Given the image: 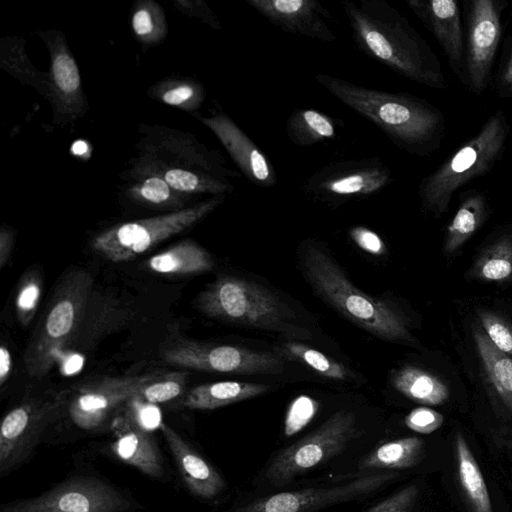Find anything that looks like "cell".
<instances>
[{"instance_id":"1","label":"cell","mask_w":512,"mask_h":512,"mask_svg":"<svg viewBox=\"0 0 512 512\" xmlns=\"http://www.w3.org/2000/svg\"><path fill=\"white\" fill-rule=\"evenodd\" d=\"M359 51L418 84L444 89L440 62L408 19L386 0H343Z\"/></svg>"},{"instance_id":"2","label":"cell","mask_w":512,"mask_h":512,"mask_svg":"<svg viewBox=\"0 0 512 512\" xmlns=\"http://www.w3.org/2000/svg\"><path fill=\"white\" fill-rule=\"evenodd\" d=\"M315 80L407 153L426 155L435 148L442 135L444 118L441 112L421 98L360 86L325 73H317Z\"/></svg>"},{"instance_id":"3","label":"cell","mask_w":512,"mask_h":512,"mask_svg":"<svg viewBox=\"0 0 512 512\" xmlns=\"http://www.w3.org/2000/svg\"><path fill=\"white\" fill-rule=\"evenodd\" d=\"M132 166L162 176L175 190L197 196H221L231 193L230 177L240 173L230 170L217 150L208 148L193 135L179 130L145 126Z\"/></svg>"},{"instance_id":"4","label":"cell","mask_w":512,"mask_h":512,"mask_svg":"<svg viewBox=\"0 0 512 512\" xmlns=\"http://www.w3.org/2000/svg\"><path fill=\"white\" fill-rule=\"evenodd\" d=\"M304 270L315 292L355 325L385 340L412 341L408 322L399 310L356 288L323 251L309 247Z\"/></svg>"},{"instance_id":"5","label":"cell","mask_w":512,"mask_h":512,"mask_svg":"<svg viewBox=\"0 0 512 512\" xmlns=\"http://www.w3.org/2000/svg\"><path fill=\"white\" fill-rule=\"evenodd\" d=\"M201 312L228 323L307 339L311 333L295 322L297 315L267 288L246 279L222 275L196 299Z\"/></svg>"},{"instance_id":"6","label":"cell","mask_w":512,"mask_h":512,"mask_svg":"<svg viewBox=\"0 0 512 512\" xmlns=\"http://www.w3.org/2000/svg\"><path fill=\"white\" fill-rule=\"evenodd\" d=\"M508 133L503 112L494 113L473 138L422 179L418 195L423 210L437 217L444 214L459 188L487 173L500 159Z\"/></svg>"},{"instance_id":"7","label":"cell","mask_w":512,"mask_h":512,"mask_svg":"<svg viewBox=\"0 0 512 512\" xmlns=\"http://www.w3.org/2000/svg\"><path fill=\"white\" fill-rule=\"evenodd\" d=\"M91 288L92 278L83 270L62 279L24 354L31 377L46 375L71 341L84 319Z\"/></svg>"},{"instance_id":"8","label":"cell","mask_w":512,"mask_h":512,"mask_svg":"<svg viewBox=\"0 0 512 512\" xmlns=\"http://www.w3.org/2000/svg\"><path fill=\"white\" fill-rule=\"evenodd\" d=\"M225 195L212 196L187 208L166 214L115 225L97 235L92 247L113 262H122L177 235L212 213Z\"/></svg>"},{"instance_id":"9","label":"cell","mask_w":512,"mask_h":512,"mask_svg":"<svg viewBox=\"0 0 512 512\" xmlns=\"http://www.w3.org/2000/svg\"><path fill=\"white\" fill-rule=\"evenodd\" d=\"M360 434L353 412L340 410L319 428L282 450L270 463L266 477L275 485H284L346 448Z\"/></svg>"},{"instance_id":"10","label":"cell","mask_w":512,"mask_h":512,"mask_svg":"<svg viewBox=\"0 0 512 512\" xmlns=\"http://www.w3.org/2000/svg\"><path fill=\"white\" fill-rule=\"evenodd\" d=\"M162 359L175 366L218 373L278 374L284 361L275 354L233 345L175 339L161 348Z\"/></svg>"},{"instance_id":"11","label":"cell","mask_w":512,"mask_h":512,"mask_svg":"<svg viewBox=\"0 0 512 512\" xmlns=\"http://www.w3.org/2000/svg\"><path fill=\"white\" fill-rule=\"evenodd\" d=\"M134 508V503L111 484L94 477H77L37 497L5 504L0 512H129Z\"/></svg>"},{"instance_id":"12","label":"cell","mask_w":512,"mask_h":512,"mask_svg":"<svg viewBox=\"0 0 512 512\" xmlns=\"http://www.w3.org/2000/svg\"><path fill=\"white\" fill-rule=\"evenodd\" d=\"M392 182L390 168L378 157L329 163L312 173L304 191L317 200L341 203L371 196Z\"/></svg>"},{"instance_id":"13","label":"cell","mask_w":512,"mask_h":512,"mask_svg":"<svg viewBox=\"0 0 512 512\" xmlns=\"http://www.w3.org/2000/svg\"><path fill=\"white\" fill-rule=\"evenodd\" d=\"M64 400L33 398L12 408L0 428V475L19 468L33 453L46 426L60 411Z\"/></svg>"},{"instance_id":"14","label":"cell","mask_w":512,"mask_h":512,"mask_svg":"<svg viewBox=\"0 0 512 512\" xmlns=\"http://www.w3.org/2000/svg\"><path fill=\"white\" fill-rule=\"evenodd\" d=\"M154 373L121 377H104L80 385L67 404L75 425L95 431L110 421L124 403L136 394Z\"/></svg>"},{"instance_id":"15","label":"cell","mask_w":512,"mask_h":512,"mask_svg":"<svg viewBox=\"0 0 512 512\" xmlns=\"http://www.w3.org/2000/svg\"><path fill=\"white\" fill-rule=\"evenodd\" d=\"M50 55L46 94L57 120L74 121L86 110L80 71L59 31L40 33Z\"/></svg>"},{"instance_id":"16","label":"cell","mask_w":512,"mask_h":512,"mask_svg":"<svg viewBox=\"0 0 512 512\" xmlns=\"http://www.w3.org/2000/svg\"><path fill=\"white\" fill-rule=\"evenodd\" d=\"M394 477L393 473H379L334 487L281 492L255 500L239 512H312L368 494Z\"/></svg>"},{"instance_id":"17","label":"cell","mask_w":512,"mask_h":512,"mask_svg":"<svg viewBox=\"0 0 512 512\" xmlns=\"http://www.w3.org/2000/svg\"><path fill=\"white\" fill-rule=\"evenodd\" d=\"M500 12L498 3L492 0L471 3L466 66L470 86L476 93L482 92L489 81L501 34Z\"/></svg>"},{"instance_id":"18","label":"cell","mask_w":512,"mask_h":512,"mask_svg":"<svg viewBox=\"0 0 512 512\" xmlns=\"http://www.w3.org/2000/svg\"><path fill=\"white\" fill-rule=\"evenodd\" d=\"M217 137L241 174L252 184L270 188L277 183L272 163L252 139L226 114L196 115Z\"/></svg>"},{"instance_id":"19","label":"cell","mask_w":512,"mask_h":512,"mask_svg":"<svg viewBox=\"0 0 512 512\" xmlns=\"http://www.w3.org/2000/svg\"><path fill=\"white\" fill-rule=\"evenodd\" d=\"M247 4L282 31L321 42H335L327 24L331 14L318 0H246Z\"/></svg>"},{"instance_id":"20","label":"cell","mask_w":512,"mask_h":512,"mask_svg":"<svg viewBox=\"0 0 512 512\" xmlns=\"http://www.w3.org/2000/svg\"><path fill=\"white\" fill-rule=\"evenodd\" d=\"M409 8L433 33L454 71L463 61V32L457 2L454 0H407ZM455 72V73H456Z\"/></svg>"},{"instance_id":"21","label":"cell","mask_w":512,"mask_h":512,"mask_svg":"<svg viewBox=\"0 0 512 512\" xmlns=\"http://www.w3.org/2000/svg\"><path fill=\"white\" fill-rule=\"evenodd\" d=\"M115 435L114 453L125 463L153 478H162L164 467L161 453L148 432L118 411L111 422Z\"/></svg>"},{"instance_id":"22","label":"cell","mask_w":512,"mask_h":512,"mask_svg":"<svg viewBox=\"0 0 512 512\" xmlns=\"http://www.w3.org/2000/svg\"><path fill=\"white\" fill-rule=\"evenodd\" d=\"M162 434L190 491L202 498H212L225 487L221 475L170 426L162 423Z\"/></svg>"},{"instance_id":"23","label":"cell","mask_w":512,"mask_h":512,"mask_svg":"<svg viewBox=\"0 0 512 512\" xmlns=\"http://www.w3.org/2000/svg\"><path fill=\"white\" fill-rule=\"evenodd\" d=\"M124 177L123 195L141 207L175 212L189 207L186 205L195 197L173 189L159 174L133 166Z\"/></svg>"},{"instance_id":"24","label":"cell","mask_w":512,"mask_h":512,"mask_svg":"<svg viewBox=\"0 0 512 512\" xmlns=\"http://www.w3.org/2000/svg\"><path fill=\"white\" fill-rule=\"evenodd\" d=\"M474 342L488 387L512 414V358L498 349L481 329H474Z\"/></svg>"},{"instance_id":"25","label":"cell","mask_w":512,"mask_h":512,"mask_svg":"<svg viewBox=\"0 0 512 512\" xmlns=\"http://www.w3.org/2000/svg\"><path fill=\"white\" fill-rule=\"evenodd\" d=\"M269 390L265 384L221 381L207 383L188 390L180 401L183 407L213 410L257 397Z\"/></svg>"},{"instance_id":"26","label":"cell","mask_w":512,"mask_h":512,"mask_svg":"<svg viewBox=\"0 0 512 512\" xmlns=\"http://www.w3.org/2000/svg\"><path fill=\"white\" fill-rule=\"evenodd\" d=\"M392 384L407 398L424 405H443L450 397V388L442 378L412 365L394 371Z\"/></svg>"},{"instance_id":"27","label":"cell","mask_w":512,"mask_h":512,"mask_svg":"<svg viewBox=\"0 0 512 512\" xmlns=\"http://www.w3.org/2000/svg\"><path fill=\"white\" fill-rule=\"evenodd\" d=\"M147 265L157 273L191 275L211 270L214 260L198 243L185 240L152 256Z\"/></svg>"},{"instance_id":"28","label":"cell","mask_w":512,"mask_h":512,"mask_svg":"<svg viewBox=\"0 0 512 512\" xmlns=\"http://www.w3.org/2000/svg\"><path fill=\"white\" fill-rule=\"evenodd\" d=\"M455 455L459 483L473 512H493L481 469L461 433L455 436Z\"/></svg>"},{"instance_id":"29","label":"cell","mask_w":512,"mask_h":512,"mask_svg":"<svg viewBox=\"0 0 512 512\" xmlns=\"http://www.w3.org/2000/svg\"><path fill=\"white\" fill-rule=\"evenodd\" d=\"M486 217L485 197L480 193L466 197L447 227L443 244L444 254H455L481 227Z\"/></svg>"},{"instance_id":"30","label":"cell","mask_w":512,"mask_h":512,"mask_svg":"<svg viewBox=\"0 0 512 512\" xmlns=\"http://www.w3.org/2000/svg\"><path fill=\"white\" fill-rule=\"evenodd\" d=\"M288 139L300 147H311L336 136V122L327 114L311 108L293 110L286 121Z\"/></svg>"},{"instance_id":"31","label":"cell","mask_w":512,"mask_h":512,"mask_svg":"<svg viewBox=\"0 0 512 512\" xmlns=\"http://www.w3.org/2000/svg\"><path fill=\"white\" fill-rule=\"evenodd\" d=\"M423 453L420 438H401L377 447L360 462V468L405 469L417 465Z\"/></svg>"},{"instance_id":"32","label":"cell","mask_w":512,"mask_h":512,"mask_svg":"<svg viewBox=\"0 0 512 512\" xmlns=\"http://www.w3.org/2000/svg\"><path fill=\"white\" fill-rule=\"evenodd\" d=\"M469 276L484 282H505L512 276V238L503 236L485 247L472 265Z\"/></svg>"},{"instance_id":"33","label":"cell","mask_w":512,"mask_h":512,"mask_svg":"<svg viewBox=\"0 0 512 512\" xmlns=\"http://www.w3.org/2000/svg\"><path fill=\"white\" fill-rule=\"evenodd\" d=\"M149 95L166 105L190 113L195 112L205 99V89L194 79H167L149 89Z\"/></svg>"},{"instance_id":"34","label":"cell","mask_w":512,"mask_h":512,"mask_svg":"<svg viewBox=\"0 0 512 512\" xmlns=\"http://www.w3.org/2000/svg\"><path fill=\"white\" fill-rule=\"evenodd\" d=\"M131 27L139 42L146 45L160 43L167 35L162 7L153 0L138 1L133 8Z\"/></svg>"},{"instance_id":"35","label":"cell","mask_w":512,"mask_h":512,"mask_svg":"<svg viewBox=\"0 0 512 512\" xmlns=\"http://www.w3.org/2000/svg\"><path fill=\"white\" fill-rule=\"evenodd\" d=\"M282 350L290 358L324 377L335 380H345L348 377V370L341 363L306 344L288 341L283 344Z\"/></svg>"},{"instance_id":"36","label":"cell","mask_w":512,"mask_h":512,"mask_svg":"<svg viewBox=\"0 0 512 512\" xmlns=\"http://www.w3.org/2000/svg\"><path fill=\"white\" fill-rule=\"evenodd\" d=\"M187 379L184 372L154 373L137 394L153 404L165 403L184 393Z\"/></svg>"},{"instance_id":"37","label":"cell","mask_w":512,"mask_h":512,"mask_svg":"<svg viewBox=\"0 0 512 512\" xmlns=\"http://www.w3.org/2000/svg\"><path fill=\"white\" fill-rule=\"evenodd\" d=\"M137 393L130 397L119 411L148 432L160 428L163 423L160 408L157 404L144 400Z\"/></svg>"},{"instance_id":"38","label":"cell","mask_w":512,"mask_h":512,"mask_svg":"<svg viewBox=\"0 0 512 512\" xmlns=\"http://www.w3.org/2000/svg\"><path fill=\"white\" fill-rule=\"evenodd\" d=\"M477 315L492 343L502 352L512 355V321L486 309H479Z\"/></svg>"},{"instance_id":"39","label":"cell","mask_w":512,"mask_h":512,"mask_svg":"<svg viewBox=\"0 0 512 512\" xmlns=\"http://www.w3.org/2000/svg\"><path fill=\"white\" fill-rule=\"evenodd\" d=\"M40 295V276L32 273L23 278L16 298L17 316L23 325H28L33 318Z\"/></svg>"},{"instance_id":"40","label":"cell","mask_w":512,"mask_h":512,"mask_svg":"<svg viewBox=\"0 0 512 512\" xmlns=\"http://www.w3.org/2000/svg\"><path fill=\"white\" fill-rule=\"evenodd\" d=\"M318 402L310 396L300 395L290 404L286 418L284 432L292 436L302 430L316 415Z\"/></svg>"},{"instance_id":"41","label":"cell","mask_w":512,"mask_h":512,"mask_svg":"<svg viewBox=\"0 0 512 512\" xmlns=\"http://www.w3.org/2000/svg\"><path fill=\"white\" fill-rule=\"evenodd\" d=\"M418 492L416 485H408L378 503L368 512H412Z\"/></svg>"},{"instance_id":"42","label":"cell","mask_w":512,"mask_h":512,"mask_svg":"<svg viewBox=\"0 0 512 512\" xmlns=\"http://www.w3.org/2000/svg\"><path fill=\"white\" fill-rule=\"evenodd\" d=\"M443 421L442 414L428 407L413 409L404 420L408 428L421 434H430L436 431L442 426Z\"/></svg>"},{"instance_id":"43","label":"cell","mask_w":512,"mask_h":512,"mask_svg":"<svg viewBox=\"0 0 512 512\" xmlns=\"http://www.w3.org/2000/svg\"><path fill=\"white\" fill-rule=\"evenodd\" d=\"M350 237L362 250L374 254L382 255L386 251V246L381 237L374 231L356 226L350 230Z\"/></svg>"},{"instance_id":"44","label":"cell","mask_w":512,"mask_h":512,"mask_svg":"<svg viewBox=\"0 0 512 512\" xmlns=\"http://www.w3.org/2000/svg\"><path fill=\"white\" fill-rule=\"evenodd\" d=\"M14 243V234L8 227L2 226L0 230V268L9 261Z\"/></svg>"},{"instance_id":"45","label":"cell","mask_w":512,"mask_h":512,"mask_svg":"<svg viewBox=\"0 0 512 512\" xmlns=\"http://www.w3.org/2000/svg\"><path fill=\"white\" fill-rule=\"evenodd\" d=\"M12 359L10 351L4 345L0 348V384L3 385L10 375Z\"/></svg>"},{"instance_id":"46","label":"cell","mask_w":512,"mask_h":512,"mask_svg":"<svg viewBox=\"0 0 512 512\" xmlns=\"http://www.w3.org/2000/svg\"><path fill=\"white\" fill-rule=\"evenodd\" d=\"M500 84L502 89L508 90L512 87V54L501 75Z\"/></svg>"},{"instance_id":"47","label":"cell","mask_w":512,"mask_h":512,"mask_svg":"<svg viewBox=\"0 0 512 512\" xmlns=\"http://www.w3.org/2000/svg\"><path fill=\"white\" fill-rule=\"evenodd\" d=\"M508 95H512V87L507 90Z\"/></svg>"}]
</instances>
